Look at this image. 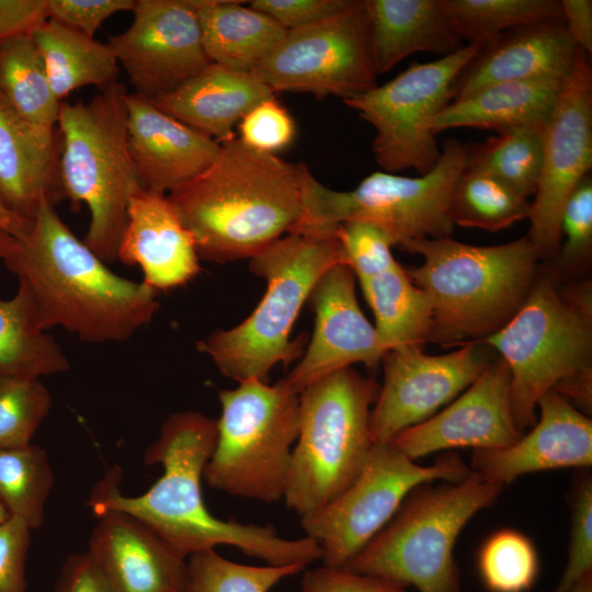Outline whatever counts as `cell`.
<instances>
[{
    "label": "cell",
    "mask_w": 592,
    "mask_h": 592,
    "mask_svg": "<svg viewBox=\"0 0 592 592\" xmlns=\"http://www.w3.org/2000/svg\"><path fill=\"white\" fill-rule=\"evenodd\" d=\"M569 592H592V573L577 582Z\"/></svg>",
    "instance_id": "cell-54"
},
{
    "label": "cell",
    "mask_w": 592,
    "mask_h": 592,
    "mask_svg": "<svg viewBox=\"0 0 592 592\" xmlns=\"http://www.w3.org/2000/svg\"><path fill=\"white\" fill-rule=\"evenodd\" d=\"M344 263L335 234H288L249 259V267L266 282V291L251 315L228 330H216L197 343L219 372L238 383L264 380L277 364L303 352V337L291 331L320 276Z\"/></svg>",
    "instance_id": "cell-6"
},
{
    "label": "cell",
    "mask_w": 592,
    "mask_h": 592,
    "mask_svg": "<svg viewBox=\"0 0 592 592\" xmlns=\"http://www.w3.org/2000/svg\"><path fill=\"white\" fill-rule=\"evenodd\" d=\"M503 487L477 471L410 496L384 528L343 568L418 592H459L456 540Z\"/></svg>",
    "instance_id": "cell-10"
},
{
    "label": "cell",
    "mask_w": 592,
    "mask_h": 592,
    "mask_svg": "<svg viewBox=\"0 0 592 592\" xmlns=\"http://www.w3.org/2000/svg\"><path fill=\"white\" fill-rule=\"evenodd\" d=\"M335 235L341 244L343 261L358 281L371 277L396 262L391 253L392 240L372 224L343 223L337 228Z\"/></svg>",
    "instance_id": "cell-42"
},
{
    "label": "cell",
    "mask_w": 592,
    "mask_h": 592,
    "mask_svg": "<svg viewBox=\"0 0 592 592\" xmlns=\"http://www.w3.org/2000/svg\"><path fill=\"white\" fill-rule=\"evenodd\" d=\"M591 168L592 66L590 56L578 48L543 130L542 169L526 236L539 259L556 258L565 204Z\"/></svg>",
    "instance_id": "cell-15"
},
{
    "label": "cell",
    "mask_w": 592,
    "mask_h": 592,
    "mask_svg": "<svg viewBox=\"0 0 592 592\" xmlns=\"http://www.w3.org/2000/svg\"><path fill=\"white\" fill-rule=\"evenodd\" d=\"M128 146L143 187L164 194L202 173L217 157L220 144L156 107L148 99L126 93Z\"/></svg>",
    "instance_id": "cell-22"
},
{
    "label": "cell",
    "mask_w": 592,
    "mask_h": 592,
    "mask_svg": "<svg viewBox=\"0 0 592 592\" xmlns=\"http://www.w3.org/2000/svg\"><path fill=\"white\" fill-rule=\"evenodd\" d=\"M218 399L217 440L203 479L231 496L282 500L299 431V395L281 380L248 379L220 390Z\"/></svg>",
    "instance_id": "cell-11"
},
{
    "label": "cell",
    "mask_w": 592,
    "mask_h": 592,
    "mask_svg": "<svg viewBox=\"0 0 592 592\" xmlns=\"http://www.w3.org/2000/svg\"><path fill=\"white\" fill-rule=\"evenodd\" d=\"M33 38L59 102L79 88L95 86L103 90L117 82L119 65L107 43L49 19Z\"/></svg>",
    "instance_id": "cell-30"
},
{
    "label": "cell",
    "mask_w": 592,
    "mask_h": 592,
    "mask_svg": "<svg viewBox=\"0 0 592 592\" xmlns=\"http://www.w3.org/2000/svg\"><path fill=\"white\" fill-rule=\"evenodd\" d=\"M592 573V482L584 480L572 497L567 562L554 592H569Z\"/></svg>",
    "instance_id": "cell-43"
},
{
    "label": "cell",
    "mask_w": 592,
    "mask_h": 592,
    "mask_svg": "<svg viewBox=\"0 0 592 592\" xmlns=\"http://www.w3.org/2000/svg\"><path fill=\"white\" fill-rule=\"evenodd\" d=\"M468 169L487 173L526 198L535 194L543 159V130L498 133L468 146Z\"/></svg>",
    "instance_id": "cell-35"
},
{
    "label": "cell",
    "mask_w": 592,
    "mask_h": 592,
    "mask_svg": "<svg viewBox=\"0 0 592 592\" xmlns=\"http://www.w3.org/2000/svg\"><path fill=\"white\" fill-rule=\"evenodd\" d=\"M560 243L548 274L558 284L584 272L592 257V178L589 173L565 204Z\"/></svg>",
    "instance_id": "cell-41"
},
{
    "label": "cell",
    "mask_w": 592,
    "mask_h": 592,
    "mask_svg": "<svg viewBox=\"0 0 592 592\" xmlns=\"http://www.w3.org/2000/svg\"><path fill=\"white\" fill-rule=\"evenodd\" d=\"M522 435L513 414L510 371L500 357L443 410L390 442L415 460L451 448H504Z\"/></svg>",
    "instance_id": "cell-19"
},
{
    "label": "cell",
    "mask_w": 592,
    "mask_h": 592,
    "mask_svg": "<svg viewBox=\"0 0 592 592\" xmlns=\"http://www.w3.org/2000/svg\"><path fill=\"white\" fill-rule=\"evenodd\" d=\"M480 579L490 592H527L539 572V558L533 542L511 528L491 534L477 557Z\"/></svg>",
    "instance_id": "cell-38"
},
{
    "label": "cell",
    "mask_w": 592,
    "mask_h": 592,
    "mask_svg": "<svg viewBox=\"0 0 592 592\" xmlns=\"http://www.w3.org/2000/svg\"><path fill=\"white\" fill-rule=\"evenodd\" d=\"M135 0H47L49 20L94 37L103 22L123 11H132Z\"/></svg>",
    "instance_id": "cell-45"
},
{
    "label": "cell",
    "mask_w": 592,
    "mask_h": 592,
    "mask_svg": "<svg viewBox=\"0 0 592 592\" xmlns=\"http://www.w3.org/2000/svg\"><path fill=\"white\" fill-rule=\"evenodd\" d=\"M460 346L442 355L425 354L421 345H405L385 354L384 383L369 417L373 444L390 442L434 415L492 362V349L482 341Z\"/></svg>",
    "instance_id": "cell-16"
},
{
    "label": "cell",
    "mask_w": 592,
    "mask_h": 592,
    "mask_svg": "<svg viewBox=\"0 0 592 592\" xmlns=\"http://www.w3.org/2000/svg\"><path fill=\"white\" fill-rule=\"evenodd\" d=\"M468 145L449 139L425 174L411 178L376 171L354 189L332 190L300 162L303 213L291 234H334L348 221L372 224L402 247L418 239L448 238L454 231L453 189L468 166Z\"/></svg>",
    "instance_id": "cell-8"
},
{
    "label": "cell",
    "mask_w": 592,
    "mask_h": 592,
    "mask_svg": "<svg viewBox=\"0 0 592 592\" xmlns=\"http://www.w3.org/2000/svg\"><path fill=\"white\" fill-rule=\"evenodd\" d=\"M274 92L353 99L377 86L363 0L300 29L286 31L251 71Z\"/></svg>",
    "instance_id": "cell-14"
},
{
    "label": "cell",
    "mask_w": 592,
    "mask_h": 592,
    "mask_svg": "<svg viewBox=\"0 0 592 592\" xmlns=\"http://www.w3.org/2000/svg\"><path fill=\"white\" fill-rule=\"evenodd\" d=\"M54 483L47 453L36 446L0 449V501L11 516L31 530L44 521L45 504Z\"/></svg>",
    "instance_id": "cell-37"
},
{
    "label": "cell",
    "mask_w": 592,
    "mask_h": 592,
    "mask_svg": "<svg viewBox=\"0 0 592 592\" xmlns=\"http://www.w3.org/2000/svg\"><path fill=\"white\" fill-rule=\"evenodd\" d=\"M31 531L15 516L0 525V592H26L25 561Z\"/></svg>",
    "instance_id": "cell-46"
},
{
    "label": "cell",
    "mask_w": 592,
    "mask_h": 592,
    "mask_svg": "<svg viewBox=\"0 0 592 592\" xmlns=\"http://www.w3.org/2000/svg\"><path fill=\"white\" fill-rule=\"evenodd\" d=\"M117 260L139 265L143 283L156 292L183 286L201 270L194 239L168 196L146 190L129 200Z\"/></svg>",
    "instance_id": "cell-24"
},
{
    "label": "cell",
    "mask_w": 592,
    "mask_h": 592,
    "mask_svg": "<svg viewBox=\"0 0 592 592\" xmlns=\"http://www.w3.org/2000/svg\"><path fill=\"white\" fill-rule=\"evenodd\" d=\"M538 276L517 312L485 342L511 375L520 431L534 425L539 399L554 390L587 413L592 400V295L588 281L563 291Z\"/></svg>",
    "instance_id": "cell-4"
},
{
    "label": "cell",
    "mask_w": 592,
    "mask_h": 592,
    "mask_svg": "<svg viewBox=\"0 0 592 592\" xmlns=\"http://www.w3.org/2000/svg\"><path fill=\"white\" fill-rule=\"evenodd\" d=\"M69 368L60 345L42 328L29 288L19 282L14 297L0 298V377L38 379Z\"/></svg>",
    "instance_id": "cell-31"
},
{
    "label": "cell",
    "mask_w": 592,
    "mask_h": 592,
    "mask_svg": "<svg viewBox=\"0 0 592 592\" xmlns=\"http://www.w3.org/2000/svg\"><path fill=\"white\" fill-rule=\"evenodd\" d=\"M234 0H192L210 62L251 72L283 39L286 30L269 15Z\"/></svg>",
    "instance_id": "cell-29"
},
{
    "label": "cell",
    "mask_w": 592,
    "mask_h": 592,
    "mask_svg": "<svg viewBox=\"0 0 592 592\" xmlns=\"http://www.w3.org/2000/svg\"><path fill=\"white\" fill-rule=\"evenodd\" d=\"M531 203L491 175L466 168L452 193L454 225L498 231L528 219Z\"/></svg>",
    "instance_id": "cell-36"
},
{
    "label": "cell",
    "mask_w": 592,
    "mask_h": 592,
    "mask_svg": "<svg viewBox=\"0 0 592 592\" xmlns=\"http://www.w3.org/2000/svg\"><path fill=\"white\" fill-rule=\"evenodd\" d=\"M539 418L512 445L473 452L474 471L502 487L543 470L588 467L592 464V421L558 392L538 401Z\"/></svg>",
    "instance_id": "cell-21"
},
{
    "label": "cell",
    "mask_w": 592,
    "mask_h": 592,
    "mask_svg": "<svg viewBox=\"0 0 592 592\" xmlns=\"http://www.w3.org/2000/svg\"><path fill=\"white\" fill-rule=\"evenodd\" d=\"M47 20V0H0V41L33 35Z\"/></svg>",
    "instance_id": "cell-49"
},
{
    "label": "cell",
    "mask_w": 592,
    "mask_h": 592,
    "mask_svg": "<svg viewBox=\"0 0 592 592\" xmlns=\"http://www.w3.org/2000/svg\"><path fill=\"white\" fill-rule=\"evenodd\" d=\"M56 126L21 117L0 94V205L33 221L43 202L65 200Z\"/></svg>",
    "instance_id": "cell-23"
},
{
    "label": "cell",
    "mask_w": 592,
    "mask_h": 592,
    "mask_svg": "<svg viewBox=\"0 0 592 592\" xmlns=\"http://www.w3.org/2000/svg\"><path fill=\"white\" fill-rule=\"evenodd\" d=\"M440 4L465 45H486L511 29L563 19L557 0H440Z\"/></svg>",
    "instance_id": "cell-34"
},
{
    "label": "cell",
    "mask_w": 592,
    "mask_h": 592,
    "mask_svg": "<svg viewBox=\"0 0 592 592\" xmlns=\"http://www.w3.org/2000/svg\"><path fill=\"white\" fill-rule=\"evenodd\" d=\"M88 554L113 592H186V558L134 515L94 512Z\"/></svg>",
    "instance_id": "cell-20"
},
{
    "label": "cell",
    "mask_w": 592,
    "mask_h": 592,
    "mask_svg": "<svg viewBox=\"0 0 592 592\" xmlns=\"http://www.w3.org/2000/svg\"><path fill=\"white\" fill-rule=\"evenodd\" d=\"M423 263L406 270L432 305L429 342L464 345L483 341L522 307L538 275V254L527 237L497 246L448 238L418 239L401 247Z\"/></svg>",
    "instance_id": "cell-5"
},
{
    "label": "cell",
    "mask_w": 592,
    "mask_h": 592,
    "mask_svg": "<svg viewBox=\"0 0 592 592\" xmlns=\"http://www.w3.org/2000/svg\"><path fill=\"white\" fill-rule=\"evenodd\" d=\"M577 49L563 19L511 29L483 45L464 69L453 101L500 82L565 80L573 67Z\"/></svg>",
    "instance_id": "cell-25"
},
{
    "label": "cell",
    "mask_w": 592,
    "mask_h": 592,
    "mask_svg": "<svg viewBox=\"0 0 592 592\" xmlns=\"http://www.w3.org/2000/svg\"><path fill=\"white\" fill-rule=\"evenodd\" d=\"M32 221L8 212L0 205V230L20 238L30 229Z\"/></svg>",
    "instance_id": "cell-52"
},
{
    "label": "cell",
    "mask_w": 592,
    "mask_h": 592,
    "mask_svg": "<svg viewBox=\"0 0 592 592\" xmlns=\"http://www.w3.org/2000/svg\"><path fill=\"white\" fill-rule=\"evenodd\" d=\"M10 516V513L0 501V525L4 523Z\"/></svg>",
    "instance_id": "cell-55"
},
{
    "label": "cell",
    "mask_w": 592,
    "mask_h": 592,
    "mask_svg": "<svg viewBox=\"0 0 592 592\" xmlns=\"http://www.w3.org/2000/svg\"><path fill=\"white\" fill-rule=\"evenodd\" d=\"M55 592H113L89 554L67 558L55 584Z\"/></svg>",
    "instance_id": "cell-50"
},
{
    "label": "cell",
    "mask_w": 592,
    "mask_h": 592,
    "mask_svg": "<svg viewBox=\"0 0 592 592\" xmlns=\"http://www.w3.org/2000/svg\"><path fill=\"white\" fill-rule=\"evenodd\" d=\"M29 288L44 330L59 326L91 343L128 340L157 314V293L113 273L45 201L3 260Z\"/></svg>",
    "instance_id": "cell-2"
},
{
    "label": "cell",
    "mask_w": 592,
    "mask_h": 592,
    "mask_svg": "<svg viewBox=\"0 0 592 592\" xmlns=\"http://www.w3.org/2000/svg\"><path fill=\"white\" fill-rule=\"evenodd\" d=\"M375 317V330L386 351L429 342L432 305L428 294L397 261L358 281Z\"/></svg>",
    "instance_id": "cell-32"
},
{
    "label": "cell",
    "mask_w": 592,
    "mask_h": 592,
    "mask_svg": "<svg viewBox=\"0 0 592 592\" xmlns=\"http://www.w3.org/2000/svg\"><path fill=\"white\" fill-rule=\"evenodd\" d=\"M0 94L24 119L56 126L60 102L52 91L33 35L0 41Z\"/></svg>",
    "instance_id": "cell-33"
},
{
    "label": "cell",
    "mask_w": 592,
    "mask_h": 592,
    "mask_svg": "<svg viewBox=\"0 0 592 592\" xmlns=\"http://www.w3.org/2000/svg\"><path fill=\"white\" fill-rule=\"evenodd\" d=\"M130 25L109 37L134 93L153 100L210 64L192 0H136Z\"/></svg>",
    "instance_id": "cell-17"
},
{
    "label": "cell",
    "mask_w": 592,
    "mask_h": 592,
    "mask_svg": "<svg viewBox=\"0 0 592 592\" xmlns=\"http://www.w3.org/2000/svg\"><path fill=\"white\" fill-rule=\"evenodd\" d=\"M125 87L118 82L88 102H60L59 173L71 208L86 204L83 243L104 263L117 260L130 197L144 190L128 146Z\"/></svg>",
    "instance_id": "cell-7"
},
{
    "label": "cell",
    "mask_w": 592,
    "mask_h": 592,
    "mask_svg": "<svg viewBox=\"0 0 592 592\" xmlns=\"http://www.w3.org/2000/svg\"><path fill=\"white\" fill-rule=\"evenodd\" d=\"M351 0H252L249 5L286 31L308 26L343 10Z\"/></svg>",
    "instance_id": "cell-47"
},
{
    "label": "cell",
    "mask_w": 592,
    "mask_h": 592,
    "mask_svg": "<svg viewBox=\"0 0 592 592\" xmlns=\"http://www.w3.org/2000/svg\"><path fill=\"white\" fill-rule=\"evenodd\" d=\"M304 571L301 592H406L403 588L386 580L346 568L322 565Z\"/></svg>",
    "instance_id": "cell-48"
},
{
    "label": "cell",
    "mask_w": 592,
    "mask_h": 592,
    "mask_svg": "<svg viewBox=\"0 0 592 592\" xmlns=\"http://www.w3.org/2000/svg\"><path fill=\"white\" fill-rule=\"evenodd\" d=\"M355 278L345 263H338L315 284L308 298L315 315L312 338L301 360L280 379L293 392L299 395L319 378L355 363L375 367L387 353L357 303Z\"/></svg>",
    "instance_id": "cell-18"
},
{
    "label": "cell",
    "mask_w": 592,
    "mask_h": 592,
    "mask_svg": "<svg viewBox=\"0 0 592 592\" xmlns=\"http://www.w3.org/2000/svg\"><path fill=\"white\" fill-rule=\"evenodd\" d=\"M50 406V394L38 379L0 377V449L31 445Z\"/></svg>",
    "instance_id": "cell-40"
},
{
    "label": "cell",
    "mask_w": 592,
    "mask_h": 592,
    "mask_svg": "<svg viewBox=\"0 0 592 592\" xmlns=\"http://www.w3.org/2000/svg\"><path fill=\"white\" fill-rule=\"evenodd\" d=\"M186 568V592H270L284 579L305 570L299 566L238 563L215 549L190 555Z\"/></svg>",
    "instance_id": "cell-39"
},
{
    "label": "cell",
    "mask_w": 592,
    "mask_h": 592,
    "mask_svg": "<svg viewBox=\"0 0 592 592\" xmlns=\"http://www.w3.org/2000/svg\"><path fill=\"white\" fill-rule=\"evenodd\" d=\"M566 80V79H565ZM565 80L545 78L506 81L454 100L431 122V130L473 127L498 133L544 130Z\"/></svg>",
    "instance_id": "cell-28"
},
{
    "label": "cell",
    "mask_w": 592,
    "mask_h": 592,
    "mask_svg": "<svg viewBox=\"0 0 592 592\" xmlns=\"http://www.w3.org/2000/svg\"><path fill=\"white\" fill-rule=\"evenodd\" d=\"M457 455L420 465L391 442L374 443L356 479L333 501L300 517L323 566L345 567L392 519L410 493L435 480L457 482L469 474Z\"/></svg>",
    "instance_id": "cell-12"
},
{
    "label": "cell",
    "mask_w": 592,
    "mask_h": 592,
    "mask_svg": "<svg viewBox=\"0 0 592 592\" xmlns=\"http://www.w3.org/2000/svg\"><path fill=\"white\" fill-rule=\"evenodd\" d=\"M379 386L352 367L299 394V431L284 501L300 517L339 497L356 479L373 442L369 417Z\"/></svg>",
    "instance_id": "cell-9"
},
{
    "label": "cell",
    "mask_w": 592,
    "mask_h": 592,
    "mask_svg": "<svg viewBox=\"0 0 592 592\" xmlns=\"http://www.w3.org/2000/svg\"><path fill=\"white\" fill-rule=\"evenodd\" d=\"M16 248V238L0 230V260L7 259Z\"/></svg>",
    "instance_id": "cell-53"
},
{
    "label": "cell",
    "mask_w": 592,
    "mask_h": 592,
    "mask_svg": "<svg viewBox=\"0 0 592 592\" xmlns=\"http://www.w3.org/2000/svg\"><path fill=\"white\" fill-rule=\"evenodd\" d=\"M216 440L217 419L190 410L170 414L144 456L146 465L162 466V476L141 496L128 497L115 465L94 487L89 506L93 513L114 509L134 515L186 559L228 545L271 566L307 569L320 560L318 544L307 536L284 538L272 525L224 521L208 511L201 483Z\"/></svg>",
    "instance_id": "cell-1"
},
{
    "label": "cell",
    "mask_w": 592,
    "mask_h": 592,
    "mask_svg": "<svg viewBox=\"0 0 592 592\" xmlns=\"http://www.w3.org/2000/svg\"><path fill=\"white\" fill-rule=\"evenodd\" d=\"M482 47L469 44L433 61L412 62L392 80L343 101L373 126L372 150L383 171L433 169L442 151L430 124L453 101L459 76Z\"/></svg>",
    "instance_id": "cell-13"
},
{
    "label": "cell",
    "mask_w": 592,
    "mask_h": 592,
    "mask_svg": "<svg viewBox=\"0 0 592 592\" xmlns=\"http://www.w3.org/2000/svg\"><path fill=\"white\" fill-rule=\"evenodd\" d=\"M275 92L252 72L210 62L185 82L153 100L156 107L220 143L235 139L234 127Z\"/></svg>",
    "instance_id": "cell-26"
},
{
    "label": "cell",
    "mask_w": 592,
    "mask_h": 592,
    "mask_svg": "<svg viewBox=\"0 0 592 592\" xmlns=\"http://www.w3.org/2000/svg\"><path fill=\"white\" fill-rule=\"evenodd\" d=\"M239 139L247 146L274 153L289 146L295 138L293 117L275 98L250 110L238 124Z\"/></svg>",
    "instance_id": "cell-44"
},
{
    "label": "cell",
    "mask_w": 592,
    "mask_h": 592,
    "mask_svg": "<svg viewBox=\"0 0 592 592\" xmlns=\"http://www.w3.org/2000/svg\"><path fill=\"white\" fill-rule=\"evenodd\" d=\"M363 4L377 76L414 53L441 58L465 46L440 0H363Z\"/></svg>",
    "instance_id": "cell-27"
},
{
    "label": "cell",
    "mask_w": 592,
    "mask_h": 592,
    "mask_svg": "<svg viewBox=\"0 0 592 592\" xmlns=\"http://www.w3.org/2000/svg\"><path fill=\"white\" fill-rule=\"evenodd\" d=\"M561 11L568 34L578 48L592 53V1L561 0Z\"/></svg>",
    "instance_id": "cell-51"
},
{
    "label": "cell",
    "mask_w": 592,
    "mask_h": 592,
    "mask_svg": "<svg viewBox=\"0 0 592 592\" xmlns=\"http://www.w3.org/2000/svg\"><path fill=\"white\" fill-rule=\"evenodd\" d=\"M168 198L191 232L200 259H251L291 234L303 213L299 163L255 150L239 138Z\"/></svg>",
    "instance_id": "cell-3"
}]
</instances>
